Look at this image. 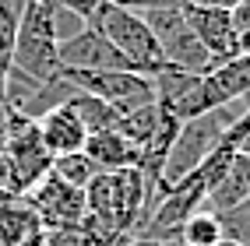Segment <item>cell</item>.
<instances>
[{"label":"cell","instance_id":"cell-1","mask_svg":"<svg viewBox=\"0 0 250 246\" xmlns=\"http://www.w3.org/2000/svg\"><path fill=\"white\" fill-rule=\"evenodd\" d=\"M57 4L53 0H28L25 11L18 14V39H14V63L18 71L32 81H57L63 63H60V36H57Z\"/></svg>","mask_w":250,"mask_h":246},{"label":"cell","instance_id":"cell-2","mask_svg":"<svg viewBox=\"0 0 250 246\" xmlns=\"http://www.w3.org/2000/svg\"><path fill=\"white\" fill-rule=\"evenodd\" d=\"M88 28H95L116 53H120L134 74L145 77H155L166 67V57H162V46L155 39V32L145 25V18L138 11H127V7H116V4H99V11L85 21Z\"/></svg>","mask_w":250,"mask_h":246},{"label":"cell","instance_id":"cell-3","mask_svg":"<svg viewBox=\"0 0 250 246\" xmlns=\"http://www.w3.org/2000/svg\"><path fill=\"white\" fill-rule=\"evenodd\" d=\"M236 116H240V113H229V106H222V109H211V113H205V116L187 120L180 127V137L173 144L169 158H166V169H162V179H159V197L169 187H176L183 176H190L215 151V144L222 141L226 127ZM159 197H155V201H159Z\"/></svg>","mask_w":250,"mask_h":246},{"label":"cell","instance_id":"cell-4","mask_svg":"<svg viewBox=\"0 0 250 246\" xmlns=\"http://www.w3.org/2000/svg\"><path fill=\"white\" fill-rule=\"evenodd\" d=\"M138 14L145 18V25L155 32L166 63H173V67H180V71H190V74H208L215 67L211 53L190 32L180 4H173V7H148V11H138Z\"/></svg>","mask_w":250,"mask_h":246},{"label":"cell","instance_id":"cell-5","mask_svg":"<svg viewBox=\"0 0 250 246\" xmlns=\"http://www.w3.org/2000/svg\"><path fill=\"white\" fill-rule=\"evenodd\" d=\"M60 77L71 81L78 92H88L95 98H103L106 106L116 109V116L155 102L152 77L134 74V71H74V67H63Z\"/></svg>","mask_w":250,"mask_h":246},{"label":"cell","instance_id":"cell-6","mask_svg":"<svg viewBox=\"0 0 250 246\" xmlns=\"http://www.w3.org/2000/svg\"><path fill=\"white\" fill-rule=\"evenodd\" d=\"M28 208L36 211V218L46 232H53V236L74 232L81 218H85V190H74L63 179H57L53 172H46L28 190Z\"/></svg>","mask_w":250,"mask_h":246},{"label":"cell","instance_id":"cell-7","mask_svg":"<svg viewBox=\"0 0 250 246\" xmlns=\"http://www.w3.org/2000/svg\"><path fill=\"white\" fill-rule=\"evenodd\" d=\"M180 11L187 18L190 32L197 36V42L211 53L215 67L222 60L240 57V32L232 25V11H226V7H187V4H180Z\"/></svg>","mask_w":250,"mask_h":246},{"label":"cell","instance_id":"cell-8","mask_svg":"<svg viewBox=\"0 0 250 246\" xmlns=\"http://www.w3.org/2000/svg\"><path fill=\"white\" fill-rule=\"evenodd\" d=\"M57 53L63 67L74 71H130V63L88 25H81V32H74L71 39H60Z\"/></svg>","mask_w":250,"mask_h":246},{"label":"cell","instance_id":"cell-9","mask_svg":"<svg viewBox=\"0 0 250 246\" xmlns=\"http://www.w3.org/2000/svg\"><path fill=\"white\" fill-rule=\"evenodd\" d=\"M36 130H39V141H42V148H46L49 158L74 155L88 141V130L81 127V120L74 116L67 106H57V109H49L46 116H39L36 120Z\"/></svg>","mask_w":250,"mask_h":246},{"label":"cell","instance_id":"cell-10","mask_svg":"<svg viewBox=\"0 0 250 246\" xmlns=\"http://www.w3.org/2000/svg\"><path fill=\"white\" fill-rule=\"evenodd\" d=\"M250 197V155H232L226 172L219 176V183H215L205 197V211H211V215H226V211L247 204Z\"/></svg>","mask_w":250,"mask_h":246},{"label":"cell","instance_id":"cell-11","mask_svg":"<svg viewBox=\"0 0 250 246\" xmlns=\"http://www.w3.org/2000/svg\"><path fill=\"white\" fill-rule=\"evenodd\" d=\"M92 166L99 172H116V169H138L141 166V148L130 144L124 134L116 130H99V134H88L85 148H81Z\"/></svg>","mask_w":250,"mask_h":246},{"label":"cell","instance_id":"cell-12","mask_svg":"<svg viewBox=\"0 0 250 246\" xmlns=\"http://www.w3.org/2000/svg\"><path fill=\"white\" fill-rule=\"evenodd\" d=\"M63 106H67L74 116L81 120V127H85L88 134H99V130H113V127H116V109L106 106L103 98L88 95V92H78V88H74Z\"/></svg>","mask_w":250,"mask_h":246},{"label":"cell","instance_id":"cell-13","mask_svg":"<svg viewBox=\"0 0 250 246\" xmlns=\"http://www.w3.org/2000/svg\"><path fill=\"white\" fill-rule=\"evenodd\" d=\"M18 7L0 0V102H4V85L14 63V39H18Z\"/></svg>","mask_w":250,"mask_h":246},{"label":"cell","instance_id":"cell-14","mask_svg":"<svg viewBox=\"0 0 250 246\" xmlns=\"http://www.w3.org/2000/svg\"><path fill=\"white\" fill-rule=\"evenodd\" d=\"M155 120H159V106L152 102V106H141V109H134V113H124V116H116V134H124L130 144H138V148H145L148 144V137H152V130H155Z\"/></svg>","mask_w":250,"mask_h":246},{"label":"cell","instance_id":"cell-15","mask_svg":"<svg viewBox=\"0 0 250 246\" xmlns=\"http://www.w3.org/2000/svg\"><path fill=\"white\" fill-rule=\"evenodd\" d=\"M49 172H53L57 179H63L67 187H74V190H85L99 169L92 166V158H88L85 151H74V155H60V158H53V162H49Z\"/></svg>","mask_w":250,"mask_h":246},{"label":"cell","instance_id":"cell-16","mask_svg":"<svg viewBox=\"0 0 250 246\" xmlns=\"http://www.w3.org/2000/svg\"><path fill=\"white\" fill-rule=\"evenodd\" d=\"M219 239H222V222H219V215H211L205 208L194 211L180 228V243H187V246H215Z\"/></svg>","mask_w":250,"mask_h":246},{"label":"cell","instance_id":"cell-17","mask_svg":"<svg viewBox=\"0 0 250 246\" xmlns=\"http://www.w3.org/2000/svg\"><path fill=\"white\" fill-rule=\"evenodd\" d=\"M219 222H222L226 239L240 243V246H250V204H240V208L226 211V215H219Z\"/></svg>","mask_w":250,"mask_h":246},{"label":"cell","instance_id":"cell-18","mask_svg":"<svg viewBox=\"0 0 250 246\" xmlns=\"http://www.w3.org/2000/svg\"><path fill=\"white\" fill-rule=\"evenodd\" d=\"M99 4H103V0H57V7H63V11H71L74 18H81V25L99 11Z\"/></svg>","mask_w":250,"mask_h":246},{"label":"cell","instance_id":"cell-19","mask_svg":"<svg viewBox=\"0 0 250 246\" xmlns=\"http://www.w3.org/2000/svg\"><path fill=\"white\" fill-rule=\"evenodd\" d=\"M106 4L127 7V11H148V7H173V4H180V0H106Z\"/></svg>","mask_w":250,"mask_h":246},{"label":"cell","instance_id":"cell-20","mask_svg":"<svg viewBox=\"0 0 250 246\" xmlns=\"http://www.w3.org/2000/svg\"><path fill=\"white\" fill-rule=\"evenodd\" d=\"M180 4H187V7H226V11H232V7H236V0H180Z\"/></svg>","mask_w":250,"mask_h":246},{"label":"cell","instance_id":"cell-21","mask_svg":"<svg viewBox=\"0 0 250 246\" xmlns=\"http://www.w3.org/2000/svg\"><path fill=\"white\" fill-rule=\"evenodd\" d=\"M215 246H240V243H232V239H226V236H222V239L215 243Z\"/></svg>","mask_w":250,"mask_h":246},{"label":"cell","instance_id":"cell-22","mask_svg":"<svg viewBox=\"0 0 250 246\" xmlns=\"http://www.w3.org/2000/svg\"><path fill=\"white\" fill-rule=\"evenodd\" d=\"M240 106H243V109H250V92H247V95L240 98Z\"/></svg>","mask_w":250,"mask_h":246},{"label":"cell","instance_id":"cell-23","mask_svg":"<svg viewBox=\"0 0 250 246\" xmlns=\"http://www.w3.org/2000/svg\"><path fill=\"white\" fill-rule=\"evenodd\" d=\"M162 246H187V243H180V239H173V243H162Z\"/></svg>","mask_w":250,"mask_h":246},{"label":"cell","instance_id":"cell-24","mask_svg":"<svg viewBox=\"0 0 250 246\" xmlns=\"http://www.w3.org/2000/svg\"><path fill=\"white\" fill-rule=\"evenodd\" d=\"M247 204H250V197H247Z\"/></svg>","mask_w":250,"mask_h":246}]
</instances>
